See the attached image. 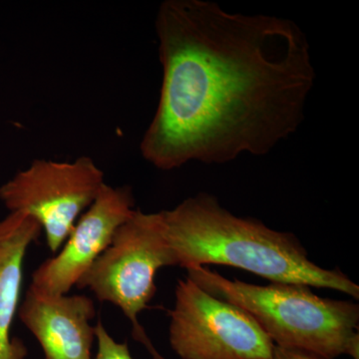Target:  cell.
Listing matches in <instances>:
<instances>
[{
    "label": "cell",
    "instance_id": "obj_3",
    "mask_svg": "<svg viewBox=\"0 0 359 359\" xmlns=\"http://www.w3.org/2000/svg\"><path fill=\"white\" fill-rule=\"evenodd\" d=\"M187 278L212 297L244 309L276 346L323 359L359 358V306L325 299L309 285H256L228 280L205 266L187 269Z\"/></svg>",
    "mask_w": 359,
    "mask_h": 359
},
{
    "label": "cell",
    "instance_id": "obj_7",
    "mask_svg": "<svg viewBox=\"0 0 359 359\" xmlns=\"http://www.w3.org/2000/svg\"><path fill=\"white\" fill-rule=\"evenodd\" d=\"M134 204L131 188L104 184L78 219L62 250L33 273L32 285L45 294H67L109 247L117 229L133 215Z\"/></svg>",
    "mask_w": 359,
    "mask_h": 359
},
{
    "label": "cell",
    "instance_id": "obj_1",
    "mask_svg": "<svg viewBox=\"0 0 359 359\" xmlns=\"http://www.w3.org/2000/svg\"><path fill=\"white\" fill-rule=\"evenodd\" d=\"M155 25L163 81L140 144L153 166L266 155L299 128L316 71L294 21L166 0Z\"/></svg>",
    "mask_w": 359,
    "mask_h": 359
},
{
    "label": "cell",
    "instance_id": "obj_9",
    "mask_svg": "<svg viewBox=\"0 0 359 359\" xmlns=\"http://www.w3.org/2000/svg\"><path fill=\"white\" fill-rule=\"evenodd\" d=\"M41 231L40 224L25 212H9L0 219V359L27 356L25 342L11 337V327L20 308L26 252Z\"/></svg>",
    "mask_w": 359,
    "mask_h": 359
},
{
    "label": "cell",
    "instance_id": "obj_4",
    "mask_svg": "<svg viewBox=\"0 0 359 359\" xmlns=\"http://www.w3.org/2000/svg\"><path fill=\"white\" fill-rule=\"evenodd\" d=\"M175 266L167 244L159 212L146 214L135 210L117 229L112 242L77 283L78 289H89L100 302L118 306L131 321L132 335L153 359H164L151 344L138 316L154 297L156 273L163 266Z\"/></svg>",
    "mask_w": 359,
    "mask_h": 359
},
{
    "label": "cell",
    "instance_id": "obj_5",
    "mask_svg": "<svg viewBox=\"0 0 359 359\" xmlns=\"http://www.w3.org/2000/svg\"><path fill=\"white\" fill-rule=\"evenodd\" d=\"M104 184L102 170L86 156L73 162L35 160L0 187V200L9 212L32 216L56 254Z\"/></svg>",
    "mask_w": 359,
    "mask_h": 359
},
{
    "label": "cell",
    "instance_id": "obj_11",
    "mask_svg": "<svg viewBox=\"0 0 359 359\" xmlns=\"http://www.w3.org/2000/svg\"><path fill=\"white\" fill-rule=\"evenodd\" d=\"M271 359H323L318 356L304 353V351H294V349H285L275 346L273 358Z\"/></svg>",
    "mask_w": 359,
    "mask_h": 359
},
{
    "label": "cell",
    "instance_id": "obj_2",
    "mask_svg": "<svg viewBox=\"0 0 359 359\" xmlns=\"http://www.w3.org/2000/svg\"><path fill=\"white\" fill-rule=\"evenodd\" d=\"M158 212L175 266L188 269L224 264L271 283H301L359 299L358 285L339 269L313 263L294 233L235 216L215 196L200 193Z\"/></svg>",
    "mask_w": 359,
    "mask_h": 359
},
{
    "label": "cell",
    "instance_id": "obj_10",
    "mask_svg": "<svg viewBox=\"0 0 359 359\" xmlns=\"http://www.w3.org/2000/svg\"><path fill=\"white\" fill-rule=\"evenodd\" d=\"M95 337L98 341V351L93 359H133L127 342L116 341L100 320L95 325Z\"/></svg>",
    "mask_w": 359,
    "mask_h": 359
},
{
    "label": "cell",
    "instance_id": "obj_8",
    "mask_svg": "<svg viewBox=\"0 0 359 359\" xmlns=\"http://www.w3.org/2000/svg\"><path fill=\"white\" fill-rule=\"evenodd\" d=\"M18 313L39 340L45 359H93L96 309L90 297L45 294L30 285Z\"/></svg>",
    "mask_w": 359,
    "mask_h": 359
},
{
    "label": "cell",
    "instance_id": "obj_6",
    "mask_svg": "<svg viewBox=\"0 0 359 359\" xmlns=\"http://www.w3.org/2000/svg\"><path fill=\"white\" fill-rule=\"evenodd\" d=\"M169 339L182 359H271L275 344L244 309L179 280Z\"/></svg>",
    "mask_w": 359,
    "mask_h": 359
}]
</instances>
